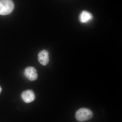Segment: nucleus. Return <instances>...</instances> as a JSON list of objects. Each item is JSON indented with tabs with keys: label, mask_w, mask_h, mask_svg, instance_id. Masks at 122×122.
Listing matches in <instances>:
<instances>
[{
	"label": "nucleus",
	"mask_w": 122,
	"mask_h": 122,
	"mask_svg": "<svg viewBox=\"0 0 122 122\" xmlns=\"http://www.w3.org/2000/svg\"><path fill=\"white\" fill-rule=\"evenodd\" d=\"M39 63L43 66H46L49 61V54L48 51L43 50L40 51L38 55Z\"/></svg>",
	"instance_id": "nucleus-4"
},
{
	"label": "nucleus",
	"mask_w": 122,
	"mask_h": 122,
	"mask_svg": "<svg viewBox=\"0 0 122 122\" xmlns=\"http://www.w3.org/2000/svg\"><path fill=\"white\" fill-rule=\"evenodd\" d=\"M93 16L89 12L86 11H82L79 16V20L82 23H87L93 19Z\"/></svg>",
	"instance_id": "nucleus-6"
},
{
	"label": "nucleus",
	"mask_w": 122,
	"mask_h": 122,
	"mask_svg": "<svg viewBox=\"0 0 122 122\" xmlns=\"http://www.w3.org/2000/svg\"><path fill=\"white\" fill-rule=\"evenodd\" d=\"M14 9V4L12 0H0V15L10 14Z\"/></svg>",
	"instance_id": "nucleus-1"
},
{
	"label": "nucleus",
	"mask_w": 122,
	"mask_h": 122,
	"mask_svg": "<svg viewBox=\"0 0 122 122\" xmlns=\"http://www.w3.org/2000/svg\"><path fill=\"white\" fill-rule=\"evenodd\" d=\"M21 98L22 100L26 103H29L33 102L35 98V95L34 92L28 90L22 92Z\"/></svg>",
	"instance_id": "nucleus-5"
},
{
	"label": "nucleus",
	"mask_w": 122,
	"mask_h": 122,
	"mask_svg": "<svg viewBox=\"0 0 122 122\" xmlns=\"http://www.w3.org/2000/svg\"><path fill=\"white\" fill-rule=\"evenodd\" d=\"M1 91H2V89H1V87L0 86V93L1 92Z\"/></svg>",
	"instance_id": "nucleus-7"
},
{
	"label": "nucleus",
	"mask_w": 122,
	"mask_h": 122,
	"mask_svg": "<svg viewBox=\"0 0 122 122\" xmlns=\"http://www.w3.org/2000/svg\"><path fill=\"white\" fill-rule=\"evenodd\" d=\"M93 116V113L89 109L82 108L76 112L75 117L78 121L85 122L90 120Z\"/></svg>",
	"instance_id": "nucleus-2"
},
{
	"label": "nucleus",
	"mask_w": 122,
	"mask_h": 122,
	"mask_svg": "<svg viewBox=\"0 0 122 122\" xmlns=\"http://www.w3.org/2000/svg\"><path fill=\"white\" fill-rule=\"evenodd\" d=\"M25 77L31 81H35L38 78L37 72L34 67L28 66L25 68L24 71Z\"/></svg>",
	"instance_id": "nucleus-3"
}]
</instances>
